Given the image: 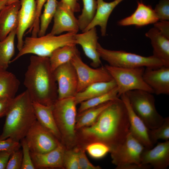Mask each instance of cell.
I'll list each match as a JSON object with an SVG mask.
<instances>
[{
  "label": "cell",
  "instance_id": "cell-14",
  "mask_svg": "<svg viewBox=\"0 0 169 169\" xmlns=\"http://www.w3.org/2000/svg\"><path fill=\"white\" fill-rule=\"evenodd\" d=\"M126 107L129 123L130 132L146 149L153 147L149 135V129L143 121L136 114L132 108L126 94L120 95Z\"/></svg>",
  "mask_w": 169,
  "mask_h": 169
},
{
  "label": "cell",
  "instance_id": "cell-18",
  "mask_svg": "<svg viewBox=\"0 0 169 169\" xmlns=\"http://www.w3.org/2000/svg\"><path fill=\"white\" fill-rule=\"evenodd\" d=\"M98 38L95 27L75 35L76 44L81 46L86 56L91 60V65L95 68L101 63L97 50Z\"/></svg>",
  "mask_w": 169,
  "mask_h": 169
},
{
  "label": "cell",
  "instance_id": "cell-15",
  "mask_svg": "<svg viewBox=\"0 0 169 169\" xmlns=\"http://www.w3.org/2000/svg\"><path fill=\"white\" fill-rule=\"evenodd\" d=\"M145 83L156 95H169V66L146 67L143 74Z\"/></svg>",
  "mask_w": 169,
  "mask_h": 169
},
{
  "label": "cell",
  "instance_id": "cell-12",
  "mask_svg": "<svg viewBox=\"0 0 169 169\" xmlns=\"http://www.w3.org/2000/svg\"><path fill=\"white\" fill-rule=\"evenodd\" d=\"M53 73L58 86V99L74 97L77 93L78 79L70 61L58 67Z\"/></svg>",
  "mask_w": 169,
  "mask_h": 169
},
{
  "label": "cell",
  "instance_id": "cell-39",
  "mask_svg": "<svg viewBox=\"0 0 169 169\" xmlns=\"http://www.w3.org/2000/svg\"><path fill=\"white\" fill-rule=\"evenodd\" d=\"M23 160L22 150L20 149L11 153L6 169H21Z\"/></svg>",
  "mask_w": 169,
  "mask_h": 169
},
{
  "label": "cell",
  "instance_id": "cell-21",
  "mask_svg": "<svg viewBox=\"0 0 169 169\" xmlns=\"http://www.w3.org/2000/svg\"><path fill=\"white\" fill-rule=\"evenodd\" d=\"M20 1L7 5L0 11V41L4 39L18 24Z\"/></svg>",
  "mask_w": 169,
  "mask_h": 169
},
{
  "label": "cell",
  "instance_id": "cell-23",
  "mask_svg": "<svg viewBox=\"0 0 169 169\" xmlns=\"http://www.w3.org/2000/svg\"><path fill=\"white\" fill-rule=\"evenodd\" d=\"M149 38L153 48V55L169 66V38L161 34L154 27L145 34Z\"/></svg>",
  "mask_w": 169,
  "mask_h": 169
},
{
  "label": "cell",
  "instance_id": "cell-1",
  "mask_svg": "<svg viewBox=\"0 0 169 169\" xmlns=\"http://www.w3.org/2000/svg\"><path fill=\"white\" fill-rule=\"evenodd\" d=\"M129 127L126 106L119 98L101 113L92 125L76 131L75 147L85 148L89 144L99 142L108 146L110 151L124 142Z\"/></svg>",
  "mask_w": 169,
  "mask_h": 169
},
{
  "label": "cell",
  "instance_id": "cell-31",
  "mask_svg": "<svg viewBox=\"0 0 169 169\" xmlns=\"http://www.w3.org/2000/svg\"><path fill=\"white\" fill-rule=\"evenodd\" d=\"M57 0H47L44 4V9L40 18V28L38 37L45 35L46 31L55 13Z\"/></svg>",
  "mask_w": 169,
  "mask_h": 169
},
{
  "label": "cell",
  "instance_id": "cell-45",
  "mask_svg": "<svg viewBox=\"0 0 169 169\" xmlns=\"http://www.w3.org/2000/svg\"><path fill=\"white\" fill-rule=\"evenodd\" d=\"M11 152L0 151V169H6Z\"/></svg>",
  "mask_w": 169,
  "mask_h": 169
},
{
  "label": "cell",
  "instance_id": "cell-35",
  "mask_svg": "<svg viewBox=\"0 0 169 169\" xmlns=\"http://www.w3.org/2000/svg\"><path fill=\"white\" fill-rule=\"evenodd\" d=\"M64 169H79L77 148L65 149L63 157Z\"/></svg>",
  "mask_w": 169,
  "mask_h": 169
},
{
  "label": "cell",
  "instance_id": "cell-2",
  "mask_svg": "<svg viewBox=\"0 0 169 169\" xmlns=\"http://www.w3.org/2000/svg\"><path fill=\"white\" fill-rule=\"evenodd\" d=\"M23 84L33 102L51 106L58 99V86L49 58L32 55Z\"/></svg>",
  "mask_w": 169,
  "mask_h": 169
},
{
  "label": "cell",
  "instance_id": "cell-16",
  "mask_svg": "<svg viewBox=\"0 0 169 169\" xmlns=\"http://www.w3.org/2000/svg\"><path fill=\"white\" fill-rule=\"evenodd\" d=\"M20 8L18 13V24L16 35L17 48L19 51L23 43V37L26 31L32 27L35 19L36 5L35 0H20Z\"/></svg>",
  "mask_w": 169,
  "mask_h": 169
},
{
  "label": "cell",
  "instance_id": "cell-17",
  "mask_svg": "<svg viewBox=\"0 0 169 169\" xmlns=\"http://www.w3.org/2000/svg\"><path fill=\"white\" fill-rule=\"evenodd\" d=\"M141 162L154 169H166L169 166V140L159 142L151 149L145 148L141 156Z\"/></svg>",
  "mask_w": 169,
  "mask_h": 169
},
{
  "label": "cell",
  "instance_id": "cell-10",
  "mask_svg": "<svg viewBox=\"0 0 169 169\" xmlns=\"http://www.w3.org/2000/svg\"><path fill=\"white\" fill-rule=\"evenodd\" d=\"M70 62L75 69L78 76L77 93L82 91L93 83L108 81L113 79L105 66L96 69L90 67L83 62L79 53L74 56Z\"/></svg>",
  "mask_w": 169,
  "mask_h": 169
},
{
  "label": "cell",
  "instance_id": "cell-26",
  "mask_svg": "<svg viewBox=\"0 0 169 169\" xmlns=\"http://www.w3.org/2000/svg\"><path fill=\"white\" fill-rule=\"evenodd\" d=\"M76 45H65L53 52L49 57L53 71L60 65L70 61L74 56L79 53Z\"/></svg>",
  "mask_w": 169,
  "mask_h": 169
},
{
  "label": "cell",
  "instance_id": "cell-20",
  "mask_svg": "<svg viewBox=\"0 0 169 169\" xmlns=\"http://www.w3.org/2000/svg\"><path fill=\"white\" fill-rule=\"evenodd\" d=\"M159 21L154 9L151 5H147L142 1H138L137 8L131 16L119 21L118 24L120 26L134 25L140 27L149 24H154Z\"/></svg>",
  "mask_w": 169,
  "mask_h": 169
},
{
  "label": "cell",
  "instance_id": "cell-46",
  "mask_svg": "<svg viewBox=\"0 0 169 169\" xmlns=\"http://www.w3.org/2000/svg\"><path fill=\"white\" fill-rule=\"evenodd\" d=\"M8 0H0V11L6 5Z\"/></svg>",
  "mask_w": 169,
  "mask_h": 169
},
{
  "label": "cell",
  "instance_id": "cell-7",
  "mask_svg": "<svg viewBox=\"0 0 169 169\" xmlns=\"http://www.w3.org/2000/svg\"><path fill=\"white\" fill-rule=\"evenodd\" d=\"M125 94L134 111L149 129L156 128L162 124L165 118L157 111L152 94L140 90L129 91Z\"/></svg>",
  "mask_w": 169,
  "mask_h": 169
},
{
  "label": "cell",
  "instance_id": "cell-19",
  "mask_svg": "<svg viewBox=\"0 0 169 169\" xmlns=\"http://www.w3.org/2000/svg\"><path fill=\"white\" fill-rule=\"evenodd\" d=\"M65 148L61 144L54 150L42 153L30 151L35 169H64L63 157Z\"/></svg>",
  "mask_w": 169,
  "mask_h": 169
},
{
  "label": "cell",
  "instance_id": "cell-3",
  "mask_svg": "<svg viewBox=\"0 0 169 169\" xmlns=\"http://www.w3.org/2000/svg\"><path fill=\"white\" fill-rule=\"evenodd\" d=\"M5 116L0 138H10L20 142L25 138L28 130L37 120L33 101L26 90L13 99Z\"/></svg>",
  "mask_w": 169,
  "mask_h": 169
},
{
  "label": "cell",
  "instance_id": "cell-43",
  "mask_svg": "<svg viewBox=\"0 0 169 169\" xmlns=\"http://www.w3.org/2000/svg\"><path fill=\"white\" fill-rule=\"evenodd\" d=\"M154 24L156 28L163 35L169 38V22L168 20H160Z\"/></svg>",
  "mask_w": 169,
  "mask_h": 169
},
{
  "label": "cell",
  "instance_id": "cell-44",
  "mask_svg": "<svg viewBox=\"0 0 169 169\" xmlns=\"http://www.w3.org/2000/svg\"><path fill=\"white\" fill-rule=\"evenodd\" d=\"M61 1L74 13L80 11V5L78 2V0H61Z\"/></svg>",
  "mask_w": 169,
  "mask_h": 169
},
{
  "label": "cell",
  "instance_id": "cell-8",
  "mask_svg": "<svg viewBox=\"0 0 169 169\" xmlns=\"http://www.w3.org/2000/svg\"><path fill=\"white\" fill-rule=\"evenodd\" d=\"M97 50L100 58L112 66L155 68L164 65L167 66L163 62L153 55L145 57L124 51L109 50L103 48L99 43Z\"/></svg>",
  "mask_w": 169,
  "mask_h": 169
},
{
  "label": "cell",
  "instance_id": "cell-41",
  "mask_svg": "<svg viewBox=\"0 0 169 169\" xmlns=\"http://www.w3.org/2000/svg\"><path fill=\"white\" fill-rule=\"evenodd\" d=\"M21 145L20 142L12 138H8L5 139L0 138V151L12 153L20 149Z\"/></svg>",
  "mask_w": 169,
  "mask_h": 169
},
{
  "label": "cell",
  "instance_id": "cell-13",
  "mask_svg": "<svg viewBox=\"0 0 169 169\" xmlns=\"http://www.w3.org/2000/svg\"><path fill=\"white\" fill-rule=\"evenodd\" d=\"M73 12L61 1H57L54 16V24L50 33L53 35L64 32L77 33L79 30L78 19Z\"/></svg>",
  "mask_w": 169,
  "mask_h": 169
},
{
  "label": "cell",
  "instance_id": "cell-22",
  "mask_svg": "<svg viewBox=\"0 0 169 169\" xmlns=\"http://www.w3.org/2000/svg\"><path fill=\"white\" fill-rule=\"evenodd\" d=\"M124 0H114L106 2L104 0H97V7L95 13L92 20L82 32L87 31L91 28L99 26L101 34L105 36L109 18L115 8Z\"/></svg>",
  "mask_w": 169,
  "mask_h": 169
},
{
  "label": "cell",
  "instance_id": "cell-4",
  "mask_svg": "<svg viewBox=\"0 0 169 169\" xmlns=\"http://www.w3.org/2000/svg\"><path fill=\"white\" fill-rule=\"evenodd\" d=\"M77 105L74 97H71L57 99L52 105L55 121L61 136V144L66 149L76 146Z\"/></svg>",
  "mask_w": 169,
  "mask_h": 169
},
{
  "label": "cell",
  "instance_id": "cell-34",
  "mask_svg": "<svg viewBox=\"0 0 169 169\" xmlns=\"http://www.w3.org/2000/svg\"><path fill=\"white\" fill-rule=\"evenodd\" d=\"M85 149L91 157L95 159L104 157L110 151V149L108 146L99 142L88 144L85 147Z\"/></svg>",
  "mask_w": 169,
  "mask_h": 169
},
{
  "label": "cell",
  "instance_id": "cell-38",
  "mask_svg": "<svg viewBox=\"0 0 169 169\" xmlns=\"http://www.w3.org/2000/svg\"><path fill=\"white\" fill-rule=\"evenodd\" d=\"M36 5V13L35 19L31 28L29 30L31 32L32 37H36L40 28V18L43 6L47 0H35Z\"/></svg>",
  "mask_w": 169,
  "mask_h": 169
},
{
  "label": "cell",
  "instance_id": "cell-37",
  "mask_svg": "<svg viewBox=\"0 0 169 169\" xmlns=\"http://www.w3.org/2000/svg\"><path fill=\"white\" fill-rule=\"evenodd\" d=\"M78 161L79 169H101L99 166L92 164L87 158L84 147H77Z\"/></svg>",
  "mask_w": 169,
  "mask_h": 169
},
{
  "label": "cell",
  "instance_id": "cell-24",
  "mask_svg": "<svg viewBox=\"0 0 169 169\" xmlns=\"http://www.w3.org/2000/svg\"><path fill=\"white\" fill-rule=\"evenodd\" d=\"M37 120L52 133L61 143V137L53 115L52 105H44L33 102Z\"/></svg>",
  "mask_w": 169,
  "mask_h": 169
},
{
  "label": "cell",
  "instance_id": "cell-30",
  "mask_svg": "<svg viewBox=\"0 0 169 169\" xmlns=\"http://www.w3.org/2000/svg\"><path fill=\"white\" fill-rule=\"evenodd\" d=\"M119 98V97L118 96V89L116 86L105 94L80 103V106L77 110V114L90 108L114 100Z\"/></svg>",
  "mask_w": 169,
  "mask_h": 169
},
{
  "label": "cell",
  "instance_id": "cell-47",
  "mask_svg": "<svg viewBox=\"0 0 169 169\" xmlns=\"http://www.w3.org/2000/svg\"><path fill=\"white\" fill-rule=\"evenodd\" d=\"M19 1V0H8V3L7 5H8L16 2Z\"/></svg>",
  "mask_w": 169,
  "mask_h": 169
},
{
  "label": "cell",
  "instance_id": "cell-6",
  "mask_svg": "<svg viewBox=\"0 0 169 169\" xmlns=\"http://www.w3.org/2000/svg\"><path fill=\"white\" fill-rule=\"evenodd\" d=\"M145 147L129 132L121 145L110 153L112 163L116 169H149V165L141 164V158Z\"/></svg>",
  "mask_w": 169,
  "mask_h": 169
},
{
  "label": "cell",
  "instance_id": "cell-33",
  "mask_svg": "<svg viewBox=\"0 0 169 169\" xmlns=\"http://www.w3.org/2000/svg\"><path fill=\"white\" fill-rule=\"evenodd\" d=\"M149 133L150 139L154 145L159 139L169 140V117L165 118L163 123L160 126L154 129H149Z\"/></svg>",
  "mask_w": 169,
  "mask_h": 169
},
{
  "label": "cell",
  "instance_id": "cell-27",
  "mask_svg": "<svg viewBox=\"0 0 169 169\" xmlns=\"http://www.w3.org/2000/svg\"><path fill=\"white\" fill-rule=\"evenodd\" d=\"M20 84L19 79L13 74L0 68V96L14 98Z\"/></svg>",
  "mask_w": 169,
  "mask_h": 169
},
{
  "label": "cell",
  "instance_id": "cell-29",
  "mask_svg": "<svg viewBox=\"0 0 169 169\" xmlns=\"http://www.w3.org/2000/svg\"><path fill=\"white\" fill-rule=\"evenodd\" d=\"M113 100L90 108L77 114L75 126L76 131L92 125L101 113L109 105Z\"/></svg>",
  "mask_w": 169,
  "mask_h": 169
},
{
  "label": "cell",
  "instance_id": "cell-28",
  "mask_svg": "<svg viewBox=\"0 0 169 169\" xmlns=\"http://www.w3.org/2000/svg\"><path fill=\"white\" fill-rule=\"evenodd\" d=\"M17 29L12 31L4 39L0 41V68L7 70L14 54Z\"/></svg>",
  "mask_w": 169,
  "mask_h": 169
},
{
  "label": "cell",
  "instance_id": "cell-9",
  "mask_svg": "<svg viewBox=\"0 0 169 169\" xmlns=\"http://www.w3.org/2000/svg\"><path fill=\"white\" fill-rule=\"evenodd\" d=\"M105 66L116 83L119 97L128 91L136 90L154 93L153 90L144 80V67L123 68L109 64L105 65Z\"/></svg>",
  "mask_w": 169,
  "mask_h": 169
},
{
  "label": "cell",
  "instance_id": "cell-42",
  "mask_svg": "<svg viewBox=\"0 0 169 169\" xmlns=\"http://www.w3.org/2000/svg\"><path fill=\"white\" fill-rule=\"evenodd\" d=\"M14 98L7 96H0V118L6 115Z\"/></svg>",
  "mask_w": 169,
  "mask_h": 169
},
{
  "label": "cell",
  "instance_id": "cell-36",
  "mask_svg": "<svg viewBox=\"0 0 169 169\" xmlns=\"http://www.w3.org/2000/svg\"><path fill=\"white\" fill-rule=\"evenodd\" d=\"M23 152V160L21 169H35L31 157L30 151L25 138L20 141Z\"/></svg>",
  "mask_w": 169,
  "mask_h": 169
},
{
  "label": "cell",
  "instance_id": "cell-25",
  "mask_svg": "<svg viewBox=\"0 0 169 169\" xmlns=\"http://www.w3.org/2000/svg\"><path fill=\"white\" fill-rule=\"evenodd\" d=\"M116 86L113 79L93 83L82 91L77 93L74 97L75 101L77 105L84 101L105 94Z\"/></svg>",
  "mask_w": 169,
  "mask_h": 169
},
{
  "label": "cell",
  "instance_id": "cell-11",
  "mask_svg": "<svg viewBox=\"0 0 169 169\" xmlns=\"http://www.w3.org/2000/svg\"><path fill=\"white\" fill-rule=\"evenodd\" d=\"M25 138L30 151L44 153L50 151L61 143L36 120L27 132Z\"/></svg>",
  "mask_w": 169,
  "mask_h": 169
},
{
  "label": "cell",
  "instance_id": "cell-5",
  "mask_svg": "<svg viewBox=\"0 0 169 169\" xmlns=\"http://www.w3.org/2000/svg\"><path fill=\"white\" fill-rule=\"evenodd\" d=\"M68 33L59 36L50 33L40 37H27L23 41V46L10 63L17 60L25 54H31L36 55L49 57L57 49L64 46L76 44L75 35Z\"/></svg>",
  "mask_w": 169,
  "mask_h": 169
},
{
  "label": "cell",
  "instance_id": "cell-40",
  "mask_svg": "<svg viewBox=\"0 0 169 169\" xmlns=\"http://www.w3.org/2000/svg\"><path fill=\"white\" fill-rule=\"evenodd\" d=\"M154 10L159 20H169V0H160Z\"/></svg>",
  "mask_w": 169,
  "mask_h": 169
},
{
  "label": "cell",
  "instance_id": "cell-32",
  "mask_svg": "<svg viewBox=\"0 0 169 169\" xmlns=\"http://www.w3.org/2000/svg\"><path fill=\"white\" fill-rule=\"evenodd\" d=\"M83 7L78 19L79 29L82 32L93 18L95 13L97 1L95 0H82Z\"/></svg>",
  "mask_w": 169,
  "mask_h": 169
}]
</instances>
